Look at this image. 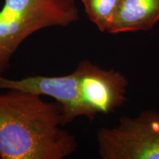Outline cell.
Segmentation results:
<instances>
[{
  "label": "cell",
  "mask_w": 159,
  "mask_h": 159,
  "mask_svg": "<svg viewBox=\"0 0 159 159\" xmlns=\"http://www.w3.org/2000/svg\"><path fill=\"white\" fill-rule=\"evenodd\" d=\"M75 70L89 120H94L99 114L114 112L127 101L128 80L120 71L103 69L88 60L79 62Z\"/></svg>",
  "instance_id": "cell-4"
},
{
  "label": "cell",
  "mask_w": 159,
  "mask_h": 159,
  "mask_svg": "<svg viewBox=\"0 0 159 159\" xmlns=\"http://www.w3.org/2000/svg\"><path fill=\"white\" fill-rule=\"evenodd\" d=\"M97 144L102 159H159V113L122 117L117 126L99 129Z\"/></svg>",
  "instance_id": "cell-3"
},
{
  "label": "cell",
  "mask_w": 159,
  "mask_h": 159,
  "mask_svg": "<svg viewBox=\"0 0 159 159\" xmlns=\"http://www.w3.org/2000/svg\"><path fill=\"white\" fill-rule=\"evenodd\" d=\"M159 22V0H122L108 33L148 31Z\"/></svg>",
  "instance_id": "cell-6"
},
{
  "label": "cell",
  "mask_w": 159,
  "mask_h": 159,
  "mask_svg": "<svg viewBox=\"0 0 159 159\" xmlns=\"http://www.w3.org/2000/svg\"><path fill=\"white\" fill-rule=\"evenodd\" d=\"M0 89H17L55 99L61 105L63 125L72 122L77 117L87 118L80 91L79 78L75 70L62 76L34 75L19 80L6 78L0 75Z\"/></svg>",
  "instance_id": "cell-5"
},
{
  "label": "cell",
  "mask_w": 159,
  "mask_h": 159,
  "mask_svg": "<svg viewBox=\"0 0 159 159\" xmlns=\"http://www.w3.org/2000/svg\"><path fill=\"white\" fill-rule=\"evenodd\" d=\"M87 16L102 33H108L122 0H81Z\"/></svg>",
  "instance_id": "cell-7"
},
{
  "label": "cell",
  "mask_w": 159,
  "mask_h": 159,
  "mask_svg": "<svg viewBox=\"0 0 159 159\" xmlns=\"http://www.w3.org/2000/svg\"><path fill=\"white\" fill-rule=\"evenodd\" d=\"M78 19L75 0H5L0 11V75L30 35L47 27H67Z\"/></svg>",
  "instance_id": "cell-2"
},
{
  "label": "cell",
  "mask_w": 159,
  "mask_h": 159,
  "mask_svg": "<svg viewBox=\"0 0 159 159\" xmlns=\"http://www.w3.org/2000/svg\"><path fill=\"white\" fill-rule=\"evenodd\" d=\"M58 103L7 89L0 94V159H63L78 148Z\"/></svg>",
  "instance_id": "cell-1"
}]
</instances>
